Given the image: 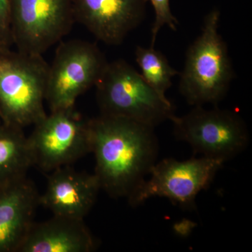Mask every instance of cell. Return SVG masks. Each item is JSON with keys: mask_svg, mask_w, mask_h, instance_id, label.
<instances>
[{"mask_svg": "<svg viewBox=\"0 0 252 252\" xmlns=\"http://www.w3.org/2000/svg\"><path fill=\"white\" fill-rule=\"evenodd\" d=\"M74 21L73 0H11L13 45L20 52L42 56Z\"/></svg>", "mask_w": 252, "mask_h": 252, "instance_id": "9", "label": "cell"}, {"mask_svg": "<svg viewBox=\"0 0 252 252\" xmlns=\"http://www.w3.org/2000/svg\"><path fill=\"white\" fill-rule=\"evenodd\" d=\"M94 86L103 115L127 118L153 127L175 116L171 102L160 97L124 60L107 63Z\"/></svg>", "mask_w": 252, "mask_h": 252, "instance_id": "4", "label": "cell"}, {"mask_svg": "<svg viewBox=\"0 0 252 252\" xmlns=\"http://www.w3.org/2000/svg\"><path fill=\"white\" fill-rule=\"evenodd\" d=\"M98 179L86 173L63 166L50 172L40 205L55 216L84 220L94 207L99 190Z\"/></svg>", "mask_w": 252, "mask_h": 252, "instance_id": "11", "label": "cell"}, {"mask_svg": "<svg viewBox=\"0 0 252 252\" xmlns=\"http://www.w3.org/2000/svg\"><path fill=\"white\" fill-rule=\"evenodd\" d=\"M94 175L113 198L127 197L155 164L154 127L127 118L100 114L89 119Z\"/></svg>", "mask_w": 252, "mask_h": 252, "instance_id": "1", "label": "cell"}, {"mask_svg": "<svg viewBox=\"0 0 252 252\" xmlns=\"http://www.w3.org/2000/svg\"><path fill=\"white\" fill-rule=\"evenodd\" d=\"M147 0H73L75 21L108 45L122 44L138 27Z\"/></svg>", "mask_w": 252, "mask_h": 252, "instance_id": "10", "label": "cell"}, {"mask_svg": "<svg viewBox=\"0 0 252 252\" xmlns=\"http://www.w3.org/2000/svg\"><path fill=\"white\" fill-rule=\"evenodd\" d=\"M12 45L11 0H0V49H7Z\"/></svg>", "mask_w": 252, "mask_h": 252, "instance_id": "17", "label": "cell"}, {"mask_svg": "<svg viewBox=\"0 0 252 252\" xmlns=\"http://www.w3.org/2000/svg\"><path fill=\"white\" fill-rule=\"evenodd\" d=\"M224 161L206 157L180 160L163 159L151 167L149 180L141 182L127 197L132 207L152 197H164L182 207H193L200 191L208 188Z\"/></svg>", "mask_w": 252, "mask_h": 252, "instance_id": "7", "label": "cell"}, {"mask_svg": "<svg viewBox=\"0 0 252 252\" xmlns=\"http://www.w3.org/2000/svg\"><path fill=\"white\" fill-rule=\"evenodd\" d=\"M135 54L136 62L144 80L160 97L167 99L165 94L172 85V79L179 72L170 65L168 60L160 51L154 49V46H137Z\"/></svg>", "mask_w": 252, "mask_h": 252, "instance_id": "15", "label": "cell"}, {"mask_svg": "<svg viewBox=\"0 0 252 252\" xmlns=\"http://www.w3.org/2000/svg\"><path fill=\"white\" fill-rule=\"evenodd\" d=\"M176 139L187 142L203 157L230 160L241 153L249 143L247 126L238 114L217 106L206 109L195 106L182 117L173 116Z\"/></svg>", "mask_w": 252, "mask_h": 252, "instance_id": "5", "label": "cell"}, {"mask_svg": "<svg viewBox=\"0 0 252 252\" xmlns=\"http://www.w3.org/2000/svg\"><path fill=\"white\" fill-rule=\"evenodd\" d=\"M220 11L204 19L200 35L189 46L180 74V92L190 105L217 104L224 98L234 78L228 46L219 32Z\"/></svg>", "mask_w": 252, "mask_h": 252, "instance_id": "2", "label": "cell"}, {"mask_svg": "<svg viewBox=\"0 0 252 252\" xmlns=\"http://www.w3.org/2000/svg\"><path fill=\"white\" fill-rule=\"evenodd\" d=\"M49 64L40 55L0 49V118L1 123L24 128L46 117Z\"/></svg>", "mask_w": 252, "mask_h": 252, "instance_id": "3", "label": "cell"}, {"mask_svg": "<svg viewBox=\"0 0 252 252\" xmlns=\"http://www.w3.org/2000/svg\"><path fill=\"white\" fill-rule=\"evenodd\" d=\"M107 63L94 43L61 42L48 72L45 100L51 112L74 107L79 96L96 85Z\"/></svg>", "mask_w": 252, "mask_h": 252, "instance_id": "6", "label": "cell"}, {"mask_svg": "<svg viewBox=\"0 0 252 252\" xmlns=\"http://www.w3.org/2000/svg\"><path fill=\"white\" fill-rule=\"evenodd\" d=\"M40 195L26 177L0 189V252H17L34 223Z\"/></svg>", "mask_w": 252, "mask_h": 252, "instance_id": "12", "label": "cell"}, {"mask_svg": "<svg viewBox=\"0 0 252 252\" xmlns=\"http://www.w3.org/2000/svg\"><path fill=\"white\" fill-rule=\"evenodd\" d=\"M23 130L0 124V189L26 177L33 166L29 141Z\"/></svg>", "mask_w": 252, "mask_h": 252, "instance_id": "14", "label": "cell"}, {"mask_svg": "<svg viewBox=\"0 0 252 252\" xmlns=\"http://www.w3.org/2000/svg\"><path fill=\"white\" fill-rule=\"evenodd\" d=\"M1 118H0V124H1Z\"/></svg>", "mask_w": 252, "mask_h": 252, "instance_id": "18", "label": "cell"}, {"mask_svg": "<svg viewBox=\"0 0 252 252\" xmlns=\"http://www.w3.org/2000/svg\"><path fill=\"white\" fill-rule=\"evenodd\" d=\"M150 1L155 13V20L152 28V44L155 45L158 34L163 26L176 31L179 26L178 20L174 16L170 8V0H147Z\"/></svg>", "mask_w": 252, "mask_h": 252, "instance_id": "16", "label": "cell"}, {"mask_svg": "<svg viewBox=\"0 0 252 252\" xmlns=\"http://www.w3.org/2000/svg\"><path fill=\"white\" fill-rule=\"evenodd\" d=\"M96 248L84 220L54 215L32 223L17 252H91Z\"/></svg>", "mask_w": 252, "mask_h": 252, "instance_id": "13", "label": "cell"}, {"mask_svg": "<svg viewBox=\"0 0 252 252\" xmlns=\"http://www.w3.org/2000/svg\"><path fill=\"white\" fill-rule=\"evenodd\" d=\"M30 137L33 166L50 173L91 153L89 120L74 107L52 111L39 122Z\"/></svg>", "mask_w": 252, "mask_h": 252, "instance_id": "8", "label": "cell"}]
</instances>
